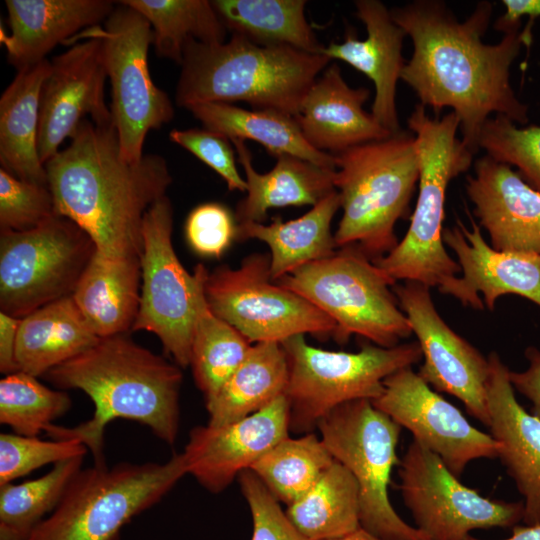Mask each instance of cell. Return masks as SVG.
I'll return each mask as SVG.
<instances>
[{
	"mask_svg": "<svg viewBox=\"0 0 540 540\" xmlns=\"http://www.w3.org/2000/svg\"><path fill=\"white\" fill-rule=\"evenodd\" d=\"M493 6L477 3L460 22L439 0H415L390 10L413 43V53L401 79L416 93L420 104L436 116L451 108L459 119L462 140L475 154L480 131L490 115H503L516 124L528 122V107L515 95L510 67L532 33L516 25L496 44H486Z\"/></svg>",
	"mask_w": 540,
	"mask_h": 540,
	"instance_id": "cell-1",
	"label": "cell"
},
{
	"mask_svg": "<svg viewBox=\"0 0 540 540\" xmlns=\"http://www.w3.org/2000/svg\"><path fill=\"white\" fill-rule=\"evenodd\" d=\"M57 215L78 225L108 258L140 257L143 219L172 183L166 160L121 154L114 124L80 123L70 145L45 163Z\"/></svg>",
	"mask_w": 540,
	"mask_h": 540,
	"instance_id": "cell-2",
	"label": "cell"
},
{
	"mask_svg": "<svg viewBox=\"0 0 540 540\" xmlns=\"http://www.w3.org/2000/svg\"><path fill=\"white\" fill-rule=\"evenodd\" d=\"M181 367L140 346L125 334L99 341L49 371L48 380L60 389H79L94 404L93 416L74 427L51 424L52 439H76L103 463L106 426L114 419L141 423L163 442L176 441Z\"/></svg>",
	"mask_w": 540,
	"mask_h": 540,
	"instance_id": "cell-3",
	"label": "cell"
},
{
	"mask_svg": "<svg viewBox=\"0 0 540 540\" xmlns=\"http://www.w3.org/2000/svg\"><path fill=\"white\" fill-rule=\"evenodd\" d=\"M330 59L284 45H259L231 34L222 43L191 41L184 52L176 104L246 102L295 117Z\"/></svg>",
	"mask_w": 540,
	"mask_h": 540,
	"instance_id": "cell-4",
	"label": "cell"
},
{
	"mask_svg": "<svg viewBox=\"0 0 540 540\" xmlns=\"http://www.w3.org/2000/svg\"><path fill=\"white\" fill-rule=\"evenodd\" d=\"M408 127L419 160L415 209L404 237L373 262L395 283L418 282L447 295L461 269L443 241L446 193L450 181L470 168L474 154L457 137L459 119L452 111L431 117L419 103Z\"/></svg>",
	"mask_w": 540,
	"mask_h": 540,
	"instance_id": "cell-5",
	"label": "cell"
},
{
	"mask_svg": "<svg viewBox=\"0 0 540 540\" xmlns=\"http://www.w3.org/2000/svg\"><path fill=\"white\" fill-rule=\"evenodd\" d=\"M334 156V185L343 211L336 246H356L374 261L399 242L395 224L408 214L419 181L414 135L400 130Z\"/></svg>",
	"mask_w": 540,
	"mask_h": 540,
	"instance_id": "cell-6",
	"label": "cell"
},
{
	"mask_svg": "<svg viewBox=\"0 0 540 540\" xmlns=\"http://www.w3.org/2000/svg\"><path fill=\"white\" fill-rule=\"evenodd\" d=\"M186 474L183 453L164 463H94L76 474L27 540H118L127 523L157 504Z\"/></svg>",
	"mask_w": 540,
	"mask_h": 540,
	"instance_id": "cell-7",
	"label": "cell"
},
{
	"mask_svg": "<svg viewBox=\"0 0 540 540\" xmlns=\"http://www.w3.org/2000/svg\"><path fill=\"white\" fill-rule=\"evenodd\" d=\"M275 282L329 316L336 324L333 338L339 344L358 335L390 348L412 333L390 290L396 283L356 246L338 248Z\"/></svg>",
	"mask_w": 540,
	"mask_h": 540,
	"instance_id": "cell-8",
	"label": "cell"
},
{
	"mask_svg": "<svg viewBox=\"0 0 540 540\" xmlns=\"http://www.w3.org/2000/svg\"><path fill=\"white\" fill-rule=\"evenodd\" d=\"M282 346L289 365L285 396L290 406V430L309 433L337 407L381 395L384 380L422 359L417 342L386 348L365 344L358 352L330 351L296 335Z\"/></svg>",
	"mask_w": 540,
	"mask_h": 540,
	"instance_id": "cell-9",
	"label": "cell"
},
{
	"mask_svg": "<svg viewBox=\"0 0 540 540\" xmlns=\"http://www.w3.org/2000/svg\"><path fill=\"white\" fill-rule=\"evenodd\" d=\"M320 438L359 488L360 526L384 540H430L393 508L388 487L402 427L370 400L343 404L317 425Z\"/></svg>",
	"mask_w": 540,
	"mask_h": 540,
	"instance_id": "cell-10",
	"label": "cell"
},
{
	"mask_svg": "<svg viewBox=\"0 0 540 540\" xmlns=\"http://www.w3.org/2000/svg\"><path fill=\"white\" fill-rule=\"evenodd\" d=\"M119 4L103 26L86 28L64 44L97 38L102 42L107 76L111 83V113L122 156L130 162L143 157L147 133L169 123L173 104L150 75L148 51L153 31L148 20L131 7Z\"/></svg>",
	"mask_w": 540,
	"mask_h": 540,
	"instance_id": "cell-11",
	"label": "cell"
},
{
	"mask_svg": "<svg viewBox=\"0 0 540 540\" xmlns=\"http://www.w3.org/2000/svg\"><path fill=\"white\" fill-rule=\"evenodd\" d=\"M95 252L88 234L60 215L27 231L0 230V311L23 318L72 296Z\"/></svg>",
	"mask_w": 540,
	"mask_h": 540,
	"instance_id": "cell-12",
	"label": "cell"
},
{
	"mask_svg": "<svg viewBox=\"0 0 540 540\" xmlns=\"http://www.w3.org/2000/svg\"><path fill=\"white\" fill-rule=\"evenodd\" d=\"M204 293L211 311L253 344L305 334L333 337L336 331L329 316L272 280L268 254L252 253L237 268L208 271Z\"/></svg>",
	"mask_w": 540,
	"mask_h": 540,
	"instance_id": "cell-13",
	"label": "cell"
},
{
	"mask_svg": "<svg viewBox=\"0 0 540 540\" xmlns=\"http://www.w3.org/2000/svg\"><path fill=\"white\" fill-rule=\"evenodd\" d=\"M173 208L167 196L146 212L142 226L141 296L132 328L155 334L181 368L190 365L198 296L208 270L198 264L190 274L172 242Z\"/></svg>",
	"mask_w": 540,
	"mask_h": 540,
	"instance_id": "cell-14",
	"label": "cell"
},
{
	"mask_svg": "<svg viewBox=\"0 0 540 540\" xmlns=\"http://www.w3.org/2000/svg\"><path fill=\"white\" fill-rule=\"evenodd\" d=\"M399 465L404 504L416 528L430 540H464L473 530L513 528L523 521V501L482 496L462 484L438 455L414 440Z\"/></svg>",
	"mask_w": 540,
	"mask_h": 540,
	"instance_id": "cell-15",
	"label": "cell"
},
{
	"mask_svg": "<svg viewBox=\"0 0 540 540\" xmlns=\"http://www.w3.org/2000/svg\"><path fill=\"white\" fill-rule=\"evenodd\" d=\"M394 293L417 337L423 364L419 376L435 391L459 399L467 412L489 427V360L457 334L438 313L430 287L413 281L394 285Z\"/></svg>",
	"mask_w": 540,
	"mask_h": 540,
	"instance_id": "cell-16",
	"label": "cell"
},
{
	"mask_svg": "<svg viewBox=\"0 0 540 540\" xmlns=\"http://www.w3.org/2000/svg\"><path fill=\"white\" fill-rule=\"evenodd\" d=\"M371 402L409 430L414 441L438 455L457 477L473 460L498 458L497 441L474 427L411 367L388 376L383 392Z\"/></svg>",
	"mask_w": 540,
	"mask_h": 540,
	"instance_id": "cell-17",
	"label": "cell"
},
{
	"mask_svg": "<svg viewBox=\"0 0 540 540\" xmlns=\"http://www.w3.org/2000/svg\"><path fill=\"white\" fill-rule=\"evenodd\" d=\"M50 63L41 91L38 131V152L44 165L87 116L97 125L114 124L104 97L108 76L99 39L79 40Z\"/></svg>",
	"mask_w": 540,
	"mask_h": 540,
	"instance_id": "cell-18",
	"label": "cell"
},
{
	"mask_svg": "<svg viewBox=\"0 0 540 540\" xmlns=\"http://www.w3.org/2000/svg\"><path fill=\"white\" fill-rule=\"evenodd\" d=\"M290 406L285 395L233 423L191 430L184 452L188 474L219 493L265 453L289 436Z\"/></svg>",
	"mask_w": 540,
	"mask_h": 540,
	"instance_id": "cell-19",
	"label": "cell"
},
{
	"mask_svg": "<svg viewBox=\"0 0 540 540\" xmlns=\"http://www.w3.org/2000/svg\"><path fill=\"white\" fill-rule=\"evenodd\" d=\"M471 229L460 220L444 228L443 241L456 255L462 276L447 295L476 310H493L499 297L514 294L540 307V255L498 251L489 245L470 216Z\"/></svg>",
	"mask_w": 540,
	"mask_h": 540,
	"instance_id": "cell-20",
	"label": "cell"
},
{
	"mask_svg": "<svg viewBox=\"0 0 540 540\" xmlns=\"http://www.w3.org/2000/svg\"><path fill=\"white\" fill-rule=\"evenodd\" d=\"M466 192L494 249L540 255V191L517 171L484 155L467 177Z\"/></svg>",
	"mask_w": 540,
	"mask_h": 540,
	"instance_id": "cell-21",
	"label": "cell"
},
{
	"mask_svg": "<svg viewBox=\"0 0 540 540\" xmlns=\"http://www.w3.org/2000/svg\"><path fill=\"white\" fill-rule=\"evenodd\" d=\"M487 401L498 458L523 497L525 525L540 524V419L517 401L510 370L491 352Z\"/></svg>",
	"mask_w": 540,
	"mask_h": 540,
	"instance_id": "cell-22",
	"label": "cell"
},
{
	"mask_svg": "<svg viewBox=\"0 0 540 540\" xmlns=\"http://www.w3.org/2000/svg\"><path fill=\"white\" fill-rule=\"evenodd\" d=\"M356 16L367 31L364 40L352 32L341 43L324 46L322 54L342 60L365 74L375 86L372 116L391 133L399 132L396 87L405 66L402 56L405 31L395 23L390 10L378 0L355 1Z\"/></svg>",
	"mask_w": 540,
	"mask_h": 540,
	"instance_id": "cell-23",
	"label": "cell"
},
{
	"mask_svg": "<svg viewBox=\"0 0 540 540\" xmlns=\"http://www.w3.org/2000/svg\"><path fill=\"white\" fill-rule=\"evenodd\" d=\"M369 96L367 88L350 87L333 63L310 87L294 118L312 147L335 155L393 134L363 110Z\"/></svg>",
	"mask_w": 540,
	"mask_h": 540,
	"instance_id": "cell-24",
	"label": "cell"
},
{
	"mask_svg": "<svg viewBox=\"0 0 540 540\" xmlns=\"http://www.w3.org/2000/svg\"><path fill=\"white\" fill-rule=\"evenodd\" d=\"M11 34L0 29L8 62L17 70L45 59L59 43L100 25L115 9L107 0H6Z\"/></svg>",
	"mask_w": 540,
	"mask_h": 540,
	"instance_id": "cell-25",
	"label": "cell"
},
{
	"mask_svg": "<svg viewBox=\"0 0 540 540\" xmlns=\"http://www.w3.org/2000/svg\"><path fill=\"white\" fill-rule=\"evenodd\" d=\"M241 164L247 184L246 197L236 207L237 223H263L272 208L314 206L336 190V170L317 166L306 160L281 155L274 167L259 173L252 164V155L244 140L230 139Z\"/></svg>",
	"mask_w": 540,
	"mask_h": 540,
	"instance_id": "cell-26",
	"label": "cell"
},
{
	"mask_svg": "<svg viewBox=\"0 0 540 540\" xmlns=\"http://www.w3.org/2000/svg\"><path fill=\"white\" fill-rule=\"evenodd\" d=\"M140 280V257L108 258L95 252L72 298L99 338L133 328L140 305Z\"/></svg>",
	"mask_w": 540,
	"mask_h": 540,
	"instance_id": "cell-27",
	"label": "cell"
},
{
	"mask_svg": "<svg viewBox=\"0 0 540 540\" xmlns=\"http://www.w3.org/2000/svg\"><path fill=\"white\" fill-rule=\"evenodd\" d=\"M50 65L45 59L18 70L0 98L1 168L42 185H48V177L38 152L40 98Z\"/></svg>",
	"mask_w": 540,
	"mask_h": 540,
	"instance_id": "cell-28",
	"label": "cell"
},
{
	"mask_svg": "<svg viewBox=\"0 0 540 540\" xmlns=\"http://www.w3.org/2000/svg\"><path fill=\"white\" fill-rule=\"evenodd\" d=\"M99 339L72 296L54 301L21 318L15 348L18 371L46 375Z\"/></svg>",
	"mask_w": 540,
	"mask_h": 540,
	"instance_id": "cell-29",
	"label": "cell"
},
{
	"mask_svg": "<svg viewBox=\"0 0 540 540\" xmlns=\"http://www.w3.org/2000/svg\"><path fill=\"white\" fill-rule=\"evenodd\" d=\"M341 208L334 190L299 218L283 221L275 216L268 225L237 223L236 240L257 239L270 249V274L276 281L298 268L331 256L338 248L331 222Z\"/></svg>",
	"mask_w": 540,
	"mask_h": 540,
	"instance_id": "cell-30",
	"label": "cell"
},
{
	"mask_svg": "<svg viewBox=\"0 0 540 540\" xmlns=\"http://www.w3.org/2000/svg\"><path fill=\"white\" fill-rule=\"evenodd\" d=\"M187 110L203 128L229 139L253 140L272 156L291 155L336 170L335 156L312 147L292 116L274 110H248L227 103L196 104Z\"/></svg>",
	"mask_w": 540,
	"mask_h": 540,
	"instance_id": "cell-31",
	"label": "cell"
},
{
	"mask_svg": "<svg viewBox=\"0 0 540 540\" xmlns=\"http://www.w3.org/2000/svg\"><path fill=\"white\" fill-rule=\"evenodd\" d=\"M288 380L289 365L282 344H253L239 367L206 402L208 425L224 426L267 407L285 395Z\"/></svg>",
	"mask_w": 540,
	"mask_h": 540,
	"instance_id": "cell-32",
	"label": "cell"
},
{
	"mask_svg": "<svg viewBox=\"0 0 540 540\" xmlns=\"http://www.w3.org/2000/svg\"><path fill=\"white\" fill-rule=\"evenodd\" d=\"M227 31L259 45H284L320 54L324 48L305 16L304 0L211 1Z\"/></svg>",
	"mask_w": 540,
	"mask_h": 540,
	"instance_id": "cell-33",
	"label": "cell"
},
{
	"mask_svg": "<svg viewBox=\"0 0 540 540\" xmlns=\"http://www.w3.org/2000/svg\"><path fill=\"white\" fill-rule=\"evenodd\" d=\"M358 484L334 460L316 484L287 506L286 515L308 540H335L360 528Z\"/></svg>",
	"mask_w": 540,
	"mask_h": 540,
	"instance_id": "cell-34",
	"label": "cell"
},
{
	"mask_svg": "<svg viewBox=\"0 0 540 540\" xmlns=\"http://www.w3.org/2000/svg\"><path fill=\"white\" fill-rule=\"evenodd\" d=\"M142 14L153 31V45L159 57L181 65L191 41L225 42L227 29L207 0H124Z\"/></svg>",
	"mask_w": 540,
	"mask_h": 540,
	"instance_id": "cell-35",
	"label": "cell"
},
{
	"mask_svg": "<svg viewBox=\"0 0 540 540\" xmlns=\"http://www.w3.org/2000/svg\"><path fill=\"white\" fill-rule=\"evenodd\" d=\"M252 344L209 308L204 285L193 327L190 366L205 403L211 400L245 359Z\"/></svg>",
	"mask_w": 540,
	"mask_h": 540,
	"instance_id": "cell-36",
	"label": "cell"
},
{
	"mask_svg": "<svg viewBox=\"0 0 540 540\" xmlns=\"http://www.w3.org/2000/svg\"><path fill=\"white\" fill-rule=\"evenodd\" d=\"M334 462L321 438L289 436L265 453L250 470L287 506L305 495Z\"/></svg>",
	"mask_w": 540,
	"mask_h": 540,
	"instance_id": "cell-37",
	"label": "cell"
},
{
	"mask_svg": "<svg viewBox=\"0 0 540 540\" xmlns=\"http://www.w3.org/2000/svg\"><path fill=\"white\" fill-rule=\"evenodd\" d=\"M85 456L56 463L46 474L0 486V540H27L56 508Z\"/></svg>",
	"mask_w": 540,
	"mask_h": 540,
	"instance_id": "cell-38",
	"label": "cell"
},
{
	"mask_svg": "<svg viewBox=\"0 0 540 540\" xmlns=\"http://www.w3.org/2000/svg\"><path fill=\"white\" fill-rule=\"evenodd\" d=\"M70 407L65 391L51 389L25 372L7 374L0 381V422L16 434L37 436Z\"/></svg>",
	"mask_w": 540,
	"mask_h": 540,
	"instance_id": "cell-39",
	"label": "cell"
},
{
	"mask_svg": "<svg viewBox=\"0 0 540 540\" xmlns=\"http://www.w3.org/2000/svg\"><path fill=\"white\" fill-rule=\"evenodd\" d=\"M477 147L494 160L515 166L523 179L540 191V125L518 128L508 117L495 115L484 123Z\"/></svg>",
	"mask_w": 540,
	"mask_h": 540,
	"instance_id": "cell-40",
	"label": "cell"
},
{
	"mask_svg": "<svg viewBox=\"0 0 540 540\" xmlns=\"http://www.w3.org/2000/svg\"><path fill=\"white\" fill-rule=\"evenodd\" d=\"M88 448L76 439L41 440L16 433L0 435V486L26 476L34 470L78 456Z\"/></svg>",
	"mask_w": 540,
	"mask_h": 540,
	"instance_id": "cell-41",
	"label": "cell"
},
{
	"mask_svg": "<svg viewBox=\"0 0 540 540\" xmlns=\"http://www.w3.org/2000/svg\"><path fill=\"white\" fill-rule=\"evenodd\" d=\"M56 214L48 185L19 179L0 168V228L27 231Z\"/></svg>",
	"mask_w": 540,
	"mask_h": 540,
	"instance_id": "cell-42",
	"label": "cell"
},
{
	"mask_svg": "<svg viewBox=\"0 0 540 540\" xmlns=\"http://www.w3.org/2000/svg\"><path fill=\"white\" fill-rule=\"evenodd\" d=\"M238 479L252 516L251 540H308L294 527L279 501L250 469L241 472Z\"/></svg>",
	"mask_w": 540,
	"mask_h": 540,
	"instance_id": "cell-43",
	"label": "cell"
},
{
	"mask_svg": "<svg viewBox=\"0 0 540 540\" xmlns=\"http://www.w3.org/2000/svg\"><path fill=\"white\" fill-rule=\"evenodd\" d=\"M169 138L213 169L229 190L246 191L247 184L237 169L236 151L228 137L205 128H193L173 129Z\"/></svg>",
	"mask_w": 540,
	"mask_h": 540,
	"instance_id": "cell-44",
	"label": "cell"
},
{
	"mask_svg": "<svg viewBox=\"0 0 540 540\" xmlns=\"http://www.w3.org/2000/svg\"><path fill=\"white\" fill-rule=\"evenodd\" d=\"M185 235L190 247L199 255L220 257L237 235L235 215L220 203L196 206L185 222Z\"/></svg>",
	"mask_w": 540,
	"mask_h": 540,
	"instance_id": "cell-45",
	"label": "cell"
},
{
	"mask_svg": "<svg viewBox=\"0 0 540 540\" xmlns=\"http://www.w3.org/2000/svg\"><path fill=\"white\" fill-rule=\"evenodd\" d=\"M528 367L524 371L509 372L514 389L532 403V414L540 419V350L530 346L525 350Z\"/></svg>",
	"mask_w": 540,
	"mask_h": 540,
	"instance_id": "cell-46",
	"label": "cell"
},
{
	"mask_svg": "<svg viewBox=\"0 0 540 540\" xmlns=\"http://www.w3.org/2000/svg\"><path fill=\"white\" fill-rule=\"evenodd\" d=\"M21 318L0 311V371L7 375L18 371L15 348Z\"/></svg>",
	"mask_w": 540,
	"mask_h": 540,
	"instance_id": "cell-47",
	"label": "cell"
},
{
	"mask_svg": "<svg viewBox=\"0 0 540 540\" xmlns=\"http://www.w3.org/2000/svg\"><path fill=\"white\" fill-rule=\"evenodd\" d=\"M506 11L494 24V29L505 32L521 24L523 16H529L528 26L532 27L534 19L540 16V0H503Z\"/></svg>",
	"mask_w": 540,
	"mask_h": 540,
	"instance_id": "cell-48",
	"label": "cell"
},
{
	"mask_svg": "<svg viewBox=\"0 0 540 540\" xmlns=\"http://www.w3.org/2000/svg\"><path fill=\"white\" fill-rule=\"evenodd\" d=\"M464 540H482L471 535ZM503 540H540V524L536 525H516L512 528V535Z\"/></svg>",
	"mask_w": 540,
	"mask_h": 540,
	"instance_id": "cell-49",
	"label": "cell"
},
{
	"mask_svg": "<svg viewBox=\"0 0 540 540\" xmlns=\"http://www.w3.org/2000/svg\"><path fill=\"white\" fill-rule=\"evenodd\" d=\"M335 540H384V539L378 536H375L374 534L360 527L354 532Z\"/></svg>",
	"mask_w": 540,
	"mask_h": 540,
	"instance_id": "cell-50",
	"label": "cell"
}]
</instances>
